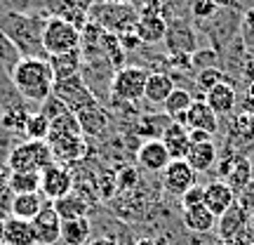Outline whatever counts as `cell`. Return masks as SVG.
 <instances>
[{
	"mask_svg": "<svg viewBox=\"0 0 254 245\" xmlns=\"http://www.w3.org/2000/svg\"><path fill=\"white\" fill-rule=\"evenodd\" d=\"M9 82L19 92L21 99L43 104L55 90V73H52V66L47 59L24 57L14 66V71L9 73Z\"/></svg>",
	"mask_w": 254,
	"mask_h": 245,
	"instance_id": "cell-1",
	"label": "cell"
},
{
	"mask_svg": "<svg viewBox=\"0 0 254 245\" xmlns=\"http://www.w3.org/2000/svg\"><path fill=\"white\" fill-rule=\"evenodd\" d=\"M47 21V19H45ZM45 21L36 14H24V12H5L0 17V31L7 33L19 52L24 57H40L47 59L45 50H43V28Z\"/></svg>",
	"mask_w": 254,
	"mask_h": 245,
	"instance_id": "cell-2",
	"label": "cell"
},
{
	"mask_svg": "<svg viewBox=\"0 0 254 245\" xmlns=\"http://www.w3.org/2000/svg\"><path fill=\"white\" fill-rule=\"evenodd\" d=\"M87 14L92 21H97L104 31L113 36L136 31V21H139V9L129 2H92Z\"/></svg>",
	"mask_w": 254,
	"mask_h": 245,
	"instance_id": "cell-3",
	"label": "cell"
},
{
	"mask_svg": "<svg viewBox=\"0 0 254 245\" xmlns=\"http://www.w3.org/2000/svg\"><path fill=\"white\" fill-rule=\"evenodd\" d=\"M57 163L47 142H21L7 156L9 172H43L47 165Z\"/></svg>",
	"mask_w": 254,
	"mask_h": 245,
	"instance_id": "cell-4",
	"label": "cell"
},
{
	"mask_svg": "<svg viewBox=\"0 0 254 245\" xmlns=\"http://www.w3.org/2000/svg\"><path fill=\"white\" fill-rule=\"evenodd\" d=\"M148 73L141 66H123L120 71L113 73L111 78V97L118 104H134V101L144 99V90H146V81H148Z\"/></svg>",
	"mask_w": 254,
	"mask_h": 245,
	"instance_id": "cell-5",
	"label": "cell"
},
{
	"mask_svg": "<svg viewBox=\"0 0 254 245\" xmlns=\"http://www.w3.org/2000/svg\"><path fill=\"white\" fill-rule=\"evenodd\" d=\"M43 50L47 57L80 50V31L59 17H47L43 28Z\"/></svg>",
	"mask_w": 254,
	"mask_h": 245,
	"instance_id": "cell-6",
	"label": "cell"
},
{
	"mask_svg": "<svg viewBox=\"0 0 254 245\" xmlns=\"http://www.w3.org/2000/svg\"><path fill=\"white\" fill-rule=\"evenodd\" d=\"M52 94H57V97L68 106L71 113H80V111L99 104L97 94L92 92V87H87V82H85V78H82L80 73L66 78V81H57Z\"/></svg>",
	"mask_w": 254,
	"mask_h": 245,
	"instance_id": "cell-7",
	"label": "cell"
},
{
	"mask_svg": "<svg viewBox=\"0 0 254 245\" xmlns=\"http://www.w3.org/2000/svg\"><path fill=\"white\" fill-rule=\"evenodd\" d=\"M254 165L252 161L247 158L245 154H236V151H228L224 158H221V163H219V179L221 182H226L236 196L243 193L247 184L254 179Z\"/></svg>",
	"mask_w": 254,
	"mask_h": 245,
	"instance_id": "cell-8",
	"label": "cell"
},
{
	"mask_svg": "<svg viewBox=\"0 0 254 245\" xmlns=\"http://www.w3.org/2000/svg\"><path fill=\"white\" fill-rule=\"evenodd\" d=\"M75 189V179H73L71 170L62 163H52L47 165L45 170L40 172V193L47 200H59L64 196H68Z\"/></svg>",
	"mask_w": 254,
	"mask_h": 245,
	"instance_id": "cell-9",
	"label": "cell"
},
{
	"mask_svg": "<svg viewBox=\"0 0 254 245\" xmlns=\"http://www.w3.org/2000/svg\"><path fill=\"white\" fill-rule=\"evenodd\" d=\"M31 227H33L36 245H57L62 241V219L52 208V200H47L43 210L31 219Z\"/></svg>",
	"mask_w": 254,
	"mask_h": 245,
	"instance_id": "cell-10",
	"label": "cell"
},
{
	"mask_svg": "<svg viewBox=\"0 0 254 245\" xmlns=\"http://www.w3.org/2000/svg\"><path fill=\"white\" fill-rule=\"evenodd\" d=\"M195 179H198V174L186 161H172L163 170V189L177 198H182L190 186H195L198 184Z\"/></svg>",
	"mask_w": 254,
	"mask_h": 245,
	"instance_id": "cell-11",
	"label": "cell"
},
{
	"mask_svg": "<svg viewBox=\"0 0 254 245\" xmlns=\"http://www.w3.org/2000/svg\"><path fill=\"white\" fill-rule=\"evenodd\" d=\"M250 219H252V215L236 200V203L217 219V229H214V231L219 234V241L226 243V245L233 243V241L245 231V227L250 224Z\"/></svg>",
	"mask_w": 254,
	"mask_h": 245,
	"instance_id": "cell-12",
	"label": "cell"
},
{
	"mask_svg": "<svg viewBox=\"0 0 254 245\" xmlns=\"http://www.w3.org/2000/svg\"><path fill=\"white\" fill-rule=\"evenodd\" d=\"M47 144L55 154L57 163H75L87 156V139L82 135L78 137H50Z\"/></svg>",
	"mask_w": 254,
	"mask_h": 245,
	"instance_id": "cell-13",
	"label": "cell"
},
{
	"mask_svg": "<svg viewBox=\"0 0 254 245\" xmlns=\"http://www.w3.org/2000/svg\"><path fill=\"white\" fill-rule=\"evenodd\" d=\"M136 163L146 172H163L167 165L172 163V158L167 154V149L160 139H148L139 146L136 151Z\"/></svg>",
	"mask_w": 254,
	"mask_h": 245,
	"instance_id": "cell-14",
	"label": "cell"
},
{
	"mask_svg": "<svg viewBox=\"0 0 254 245\" xmlns=\"http://www.w3.org/2000/svg\"><path fill=\"white\" fill-rule=\"evenodd\" d=\"M236 200H238V196L233 193V189H231L226 182L217 179V182L205 184V208H207L217 219L221 217Z\"/></svg>",
	"mask_w": 254,
	"mask_h": 245,
	"instance_id": "cell-15",
	"label": "cell"
},
{
	"mask_svg": "<svg viewBox=\"0 0 254 245\" xmlns=\"http://www.w3.org/2000/svg\"><path fill=\"white\" fill-rule=\"evenodd\" d=\"M160 142L165 144V149H167V154H170L172 161H184L190 149L189 127L182 125V123H177V120H170V125L165 127Z\"/></svg>",
	"mask_w": 254,
	"mask_h": 245,
	"instance_id": "cell-16",
	"label": "cell"
},
{
	"mask_svg": "<svg viewBox=\"0 0 254 245\" xmlns=\"http://www.w3.org/2000/svg\"><path fill=\"white\" fill-rule=\"evenodd\" d=\"M165 43L170 47V55H190L193 50H195V33H193V28L189 24H184V21H170L167 24V36H165Z\"/></svg>",
	"mask_w": 254,
	"mask_h": 245,
	"instance_id": "cell-17",
	"label": "cell"
},
{
	"mask_svg": "<svg viewBox=\"0 0 254 245\" xmlns=\"http://www.w3.org/2000/svg\"><path fill=\"white\" fill-rule=\"evenodd\" d=\"M205 104H207L217 116H231V113L236 111V104H238L236 87H233L231 82H219L217 87H212V90L205 94Z\"/></svg>",
	"mask_w": 254,
	"mask_h": 245,
	"instance_id": "cell-18",
	"label": "cell"
},
{
	"mask_svg": "<svg viewBox=\"0 0 254 245\" xmlns=\"http://www.w3.org/2000/svg\"><path fill=\"white\" fill-rule=\"evenodd\" d=\"M186 127L214 135L219 130V116L205 104V99H198V101H193L190 109L186 111Z\"/></svg>",
	"mask_w": 254,
	"mask_h": 245,
	"instance_id": "cell-19",
	"label": "cell"
},
{
	"mask_svg": "<svg viewBox=\"0 0 254 245\" xmlns=\"http://www.w3.org/2000/svg\"><path fill=\"white\" fill-rule=\"evenodd\" d=\"M2 245H36L31 222L19 217L2 219Z\"/></svg>",
	"mask_w": 254,
	"mask_h": 245,
	"instance_id": "cell-20",
	"label": "cell"
},
{
	"mask_svg": "<svg viewBox=\"0 0 254 245\" xmlns=\"http://www.w3.org/2000/svg\"><path fill=\"white\" fill-rule=\"evenodd\" d=\"M45 203L47 198L40 191L38 193H17V196H12V203H9V217H19L31 222L43 210Z\"/></svg>",
	"mask_w": 254,
	"mask_h": 245,
	"instance_id": "cell-21",
	"label": "cell"
},
{
	"mask_svg": "<svg viewBox=\"0 0 254 245\" xmlns=\"http://www.w3.org/2000/svg\"><path fill=\"white\" fill-rule=\"evenodd\" d=\"M174 90V81L170 73L165 71H151L148 73V81H146V90H144V99L155 104V106H163L165 99L170 97V92Z\"/></svg>",
	"mask_w": 254,
	"mask_h": 245,
	"instance_id": "cell-22",
	"label": "cell"
},
{
	"mask_svg": "<svg viewBox=\"0 0 254 245\" xmlns=\"http://www.w3.org/2000/svg\"><path fill=\"white\" fill-rule=\"evenodd\" d=\"M78 118V125H80L82 137H99L106 127H109V111L104 109L101 104L97 106H90V109L75 113Z\"/></svg>",
	"mask_w": 254,
	"mask_h": 245,
	"instance_id": "cell-23",
	"label": "cell"
},
{
	"mask_svg": "<svg viewBox=\"0 0 254 245\" xmlns=\"http://www.w3.org/2000/svg\"><path fill=\"white\" fill-rule=\"evenodd\" d=\"M254 142V116L252 113H240L231 123V135H228V151H240L243 146Z\"/></svg>",
	"mask_w": 254,
	"mask_h": 245,
	"instance_id": "cell-24",
	"label": "cell"
},
{
	"mask_svg": "<svg viewBox=\"0 0 254 245\" xmlns=\"http://www.w3.org/2000/svg\"><path fill=\"white\" fill-rule=\"evenodd\" d=\"M52 208L57 210V215H59L62 222H71V219L87 217V212H90V203H87V198H82L78 191H71L68 196L55 200V203H52Z\"/></svg>",
	"mask_w": 254,
	"mask_h": 245,
	"instance_id": "cell-25",
	"label": "cell"
},
{
	"mask_svg": "<svg viewBox=\"0 0 254 245\" xmlns=\"http://www.w3.org/2000/svg\"><path fill=\"white\" fill-rule=\"evenodd\" d=\"M186 163L198 172H209L217 165V146L214 142H202V144H190L189 154L184 158Z\"/></svg>",
	"mask_w": 254,
	"mask_h": 245,
	"instance_id": "cell-26",
	"label": "cell"
},
{
	"mask_svg": "<svg viewBox=\"0 0 254 245\" xmlns=\"http://www.w3.org/2000/svg\"><path fill=\"white\" fill-rule=\"evenodd\" d=\"M182 219L186 224V229L193 231V234H209V231L217 229V217L205 208V203L195 205V208H186L182 212Z\"/></svg>",
	"mask_w": 254,
	"mask_h": 245,
	"instance_id": "cell-27",
	"label": "cell"
},
{
	"mask_svg": "<svg viewBox=\"0 0 254 245\" xmlns=\"http://www.w3.org/2000/svg\"><path fill=\"white\" fill-rule=\"evenodd\" d=\"M47 62L52 66V73H55V82L57 81H66L71 76H78L82 69V52L80 50H73V52H66V55H55L47 57Z\"/></svg>",
	"mask_w": 254,
	"mask_h": 245,
	"instance_id": "cell-28",
	"label": "cell"
},
{
	"mask_svg": "<svg viewBox=\"0 0 254 245\" xmlns=\"http://www.w3.org/2000/svg\"><path fill=\"white\" fill-rule=\"evenodd\" d=\"M136 36L141 40V45L160 43L167 36V19L165 17H139V21H136Z\"/></svg>",
	"mask_w": 254,
	"mask_h": 245,
	"instance_id": "cell-29",
	"label": "cell"
},
{
	"mask_svg": "<svg viewBox=\"0 0 254 245\" xmlns=\"http://www.w3.org/2000/svg\"><path fill=\"white\" fill-rule=\"evenodd\" d=\"M90 234H92L90 217L62 222V243L64 245H87L90 243Z\"/></svg>",
	"mask_w": 254,
	"mask_h": 245,
	"instance_id": "cell-30",
	"label": "cell"
},
{
	"mask_svg": "<svg viewBox=\"0 0 254 245\" xmlns=\"http://www.w3.org/2000/svg\"><path fill=\"white\" fill-rule=\"evenodd\" d=\"M190 104H193V94L189 90H184V87H174L163 104L165 116L167 118H177V116H182V113H186L190 109Z\"/></svg>",
	"mask_w": 254,
	"mask_h": 245,
	"instance_id": "cell-31",
	"label": "cell"
},
{
	"mask_svg": "<svg viewBox=\"0 0 254 245\" xmlns=\"http://www.w3.org/2000/svg\"><path fill=\"white\" fill-rule=\"evenodd\" d=\"M9 191L17 193H38L40 191V172H9Z\"/></svg>",
	"mask_w": 254,
	"mask_h": 245,
	"instance_id": "cell-32",
	"label": "cell"
},
{
	"mask_svg": "<svg viewBox=\"0 0 254 245\" xmlns=\"http://www.w3.org/2000/svg\"><path fill=\"white\" fill-rule=\"evenodd\" d=\"M52 132V123L43 116V113H31L24 125V137L31 139V142H47V137Z\"/></svg>",
	"mask_w": 254,
	"mask_h": 245,
	"instance_id": "cell-33",
	"label": "cell"
},
{
	"mask_svg": "<svg viewBox=\"0 0 254 245\" xmlns=\"http://www.w3.org/2000/svg\"><path fill=\"white\" fill-rule=\"evenodd\" d=\"M170 120H172V118H165V116H151V113H146V118H141V120H139V125H136V135L146 137V142H148V139H158V137H163L165 127L170 125Z\"/></svg>",
	"mask_w": 254,
	"mask_h": 245,
	"instance_id": "cell-34",
	"label": "cell"
},
{
	"mask_svg": "<svg viewBox=\"0 0 254 245\" xmlns=\"http://www.w3.org/2000/svg\"><path fill=\"white\" fill-rule=\"evenodd\" d=\"M21 59H24V55L19 52V47L14 45V40H12L7 33L0 31V64L5 66L7 76L14 71V66H17Z\"/></svg>",
	"mask_w": 254,
	"mask_h": 245,
	"instance_id": "cell-35",
	"label": "cell"
},
{
	"mask_svg": "<svg viewBox=\"0 0 254 245\" xmlns=\"http://www.w3.org/2000/svg\"><path fill=\"white\" fill-rule=\"evenodd\" d=\"M82 135L80 132V125H78V118H75V113H64V116H59L57 120H52V132H50V137H78ZM47 137V139H50Z\"/></svg>",
	"mask_w": 254,
	"mask_h": 245,
	"instance_id": "cell-36",
	"label": "cell"
},
{
	"mask_svg": "<svg viewBox=\"0 0 254 245\" xmlns=\"http://www.w3.org/2000/svg\"><path fill=\"white\" fill-rule=\"evenodd\" d=\"M139 179H141V174H139V167H134V165H125V167H120L116 172V186H118L120 193L134 191Z\"/></svg>",
	"mask_w": 254,
	"mask_h": 245,
	"instance_id": "cell-37",
	"label": "cell"
},
{
	"mask_svg": "<svg viewBox=\"0 0 254 245\" xmlns=\"http://www.w3.org/2000/svg\"><path fill=\"white\" fill-rule=\"evenodd\" d=\"M198 76H195V82H198V87L205 94H207L212 87H217L219 82H228L226 81V73H221V69L219 66H214V69H202V71H195Z\"/></svg>",
	"mask_w": 254,
	"mask_h": 245,
	"instance_id": "cell-38",
	"label": "cell"
},
{
	"mask_svg": "<svg viewBox=\"0 0 254 245\" xmlns=\"http://www.w3.org/2000/svg\"><path fill=\"white\" fill-rule=\"evenodd\" d=\"M38 113H43V116H45V118L52 123V120H57L59 116L68 113V106H66V104H64V101L57 97V94H50V97H47L43 104H38Z\"/></svg>",
	"mask_w": 254,
	"mask_h": 245,
	"instance_id": "cell-39",
	"label": "cell"
},
{
	"mask_svg": "<svg viewBox=\"0 0 254 245\" xmlns=\"http://www.w3.org/2000/svg\"><path fill=\"white\" fill-rule=\"evenodd\" d=\"M193 71H202V69H214L219 64V55L214 50H195L193 55Z\"/></svg>",
	"mask_w": 254,
	"mask_h": 245,
	"instance_id": "cell-40",
	"label": "cell"
},
{
	"mask_svg": "<svg viewBox=\"0 0 254 245\" xmlns=\"http://www.w3.org/2000/svg\"><path fill=\"white\" fill-rule=\"evenodd\" d=\"M219 12V7L212 0H190V14L198 21H207Z\"/></svg>",
	"mask_w": 254,
	"mask_h": 245,
	"instance_id": "cell-41",
	"label": "cell"
},
{
	"mask_svg": "<svg viewBox=\"0 0 254 245\" xmlns=\"http://www.w3.org/2000/svg\"><path fill=\"white\" fill-rule=\"evenodd\" d=\"M97 191H99L101 200H109L118 193V186H116V174L101 172L99 179H97Z\"/></svg>",
	"mask_w": 254,
	"mask_h": 245,
	"instance_id": "cell-42",
	"label": "cell"
},
{
	"mask_svg": "<svg viewBox=\"0 0 254 245\" xmlns=\"http://www.w3.org/2000/svg\"><path fill=\"white\" fill-rule=\"evenodd\" d=\"M182 208H195V205H202L205 203V186L202 184H195V186H190L186 193H184L182 198Z\"/></svg>",
	"mask_w": 254,
	"mask_h": 245,
	"instance_id": "cell-43",
	"label": "cell"
},
{
	"mask_svg": "<svg viewBox=\"0 0 254 245\" xmlns=\"http://www.w3.org/2000/svg\"><path fill=\"white\" fill-rule=\"evenodd\" d=\"M167 64L172 69H177V71H193V59H190V55H184V52L170 55L167 57Z\"/></svg>",
	"mask_w": 254,
	"mask_h": 245,
	"instance_id": "cell-44",
	"label": "cell"
},
{
	"mask_svg": "<svg viewBox=\"0 0 254 245\" xmlns=\"http://www.w3.org/2000/svg\"><path fill=\"white\" fill-rule=\"evenodd\" d=\"M238 203H240V205H243V208L254 217V179L247 184L245 189H243V193L238 196Z\"/></svg>",
	"mask_w": 254,
	"mask_h": 245,
	"instance_id": "cell-45",
	"label": "cell"
},
{
	"mask_svg": "<svg viewBox=\"0 0 254 245\" xmlns=\"http://www.w3.org/2000/svg\"><path fill=\"white\" fill-rule=\"evenodd\" d=\"M118 40H120V47H123L125 52H134V50L141 47V40H139V36H136V31H132V33H123V36H118Z\"/></svg>",
	"mask_w": 254,
	"mask_h": 245,
	"instance_id": "cell-46",
	"label": "cell"
},
{
	"mask_svg": "<svg viewBox=\"0 0 254 245\" xmlns=\"http://www.w3.org/2000/svg\"><path fill=\"white\" fill-rule=\"evenodd\" d=\"M243 38H245L247 43L254 40V7H250L243 14Z\"/></svg>",
	"mask_w": 254,
	"mask_h": 245,
	"instance_id": "cell-47",
	"label": "cell"
},
{
	"mask_svg": "<svg viewBox=\"0 0 254 245\" xmlns=\"http://www.w3.org/2000/svg\"><path fill=\"white\" fill-rule=\"evenodd\" d=\"M189 139L190 144H202V142H212V135L202 130H189Z\"/></svg>",
	"mask_w": 254,
	"mask_h": 245,
	"instance_id": "cell-48",
	"label": "cell"
},
{
	"mask_svg": "<svg viewBox=\"0 0 254 245\" xmlns=\"http://www.w3.org/2000/svg\"><path fill=\"white\" fill-rule=\"evenodd\" d=\"M9 191V167L0 165V196H5Z\"/></svg>",
	"mask_w": 254,
	"mask_h": 245,
	"instance_id": "cell-49",
	"label": "cell"
},
{
	"mask_svg": "<svg viewBox=\"0 0 254 245\" xmlns=\"http://www.w3.org/2000/svg\"><path fill=\"white\" fill-rule=\"evenodd\" d=\"M243 73L247 76V81L254 82V59H247V64L243 66Z\"/></svg>",
	"mask_w": 254,
	"mask_h": 245,
	"instance_id": "cell-50",
	"label": "cell"
},
{
	"mask_svg": "<svg viewBox=\"0 0 254 245\" xmlns=\"http://www.w3.org/2000/svg\"><path fill=\"white\" fill-rule=\"evenodd\" d=\"M219 9H233L236 7V0H212Z\"/></svg>",
	"mask_w": 254,
	"mask_h": 245,
	"instance_id": "cell-51",
	"label": "cell"
},
{
	"mask_svg": "<svg viewBox=\"0 0 254 245\" xmlns=\"http://www.w3.org/2000/svg\"><path fill=\"white\" fill-rule=\"evenodd\" d=\"M90 245H118L116 243V241H113V238H94V241H90Z\"/></svg>",
	"mask_w": 254,
	"mask_h": 245,
	"instance_id": "cell-52",
	"label": "cell"
},
{
	"mask_svg": "<svg viewBox=\"0 0 254 245\" xmlns=\"http://www.w3.org/2000/svg\"><path fill=\"white\" fill-rule=\"evenodd\" d=\"M228 245H254V243H250V241H247V238H243V236H238L233 243H228Z\"/></svg>",
	"mask_w": 254,
	"mask_h": 245,
	"instance_id": "cell-53",
	"label": "cell"
},
{
	"mask_svg": "<svg viewBox=\"0 0 254 245\" xmlns=\"http://www.w3.org/2000/svg\"><path fill=\"white\" fill-rule=\"evenodd\" d=\"M136 245H153V243H151V241H139Z\"/></svg>",
	"mask_w": 254,
	"mask_h": 245,
	"instance_id": "cell-54",
	"label": "cell"
},
{
	"mask_svg": "<svg viewBox=\"0 0 254 245\" xmlns=\"http://www.w3.org/2000/svg\"><path fill=\"white\" fill-rule=\"evenodd\" d=\"M0 243H2V219H0Z\"/></svg>",
	"mask_w": 254,
	"mask_h": 245,
	"instance_id": "cell-55",
	"label": "cell"
},
{
	"mask_svg": "<svg viewBox=\"0 0 254 245\" xmlns=\"http://www.w3.org/2000/svg\"><path fill=\"white\" fill-rule=\"evenodd\" d=\"M219 245H226V243H219Z\"/></svg>",
	"mask_w": 254,
	"mask_h": 245,
	"instance_id": "cell-56",
	"label": "cell"
},
{
	"mask_svg": "<svg viewBox=\"0 0 254 245\" xmlns=\"http://www.w3.org/2000/svg\"><path fill=\"white\" fill-rule=\"evenodd\" d=\"M252 45H254V40H252Z\"/></svg>",
	"mask_w": 254,
	"mask_h": 245,
	"instance_id": "cell-57",
	"label": "cell"
},
{
	"mask_svg": "<svg viewBox=\"0 0 254 245\" xmlns=\"http://www.w3.org/2000/svg\"><path fill=\"white\" fill-rule=\"evenodd\" d=\"M0 245H2V243H0Z\"/></svg>",
	"mask_w": 254,
	"mask_h": 245,
	"instance_id": "cell-58",
	"label": "cell"
}]
</instances>
